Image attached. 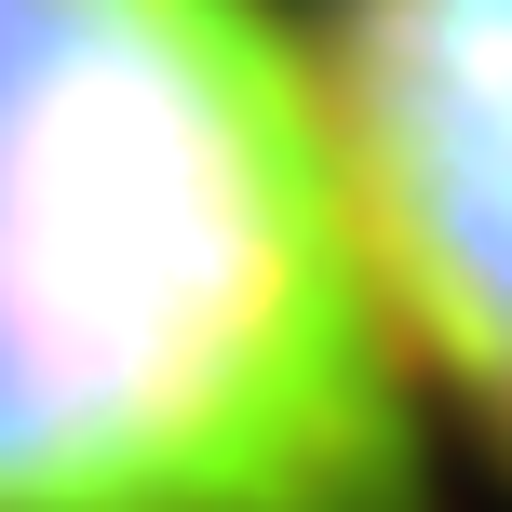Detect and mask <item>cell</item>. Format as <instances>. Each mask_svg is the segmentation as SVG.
<instances>
[{
    "instance_id": "cell-1",
    "label": "cell",
    "mask_w": 512,
    "mask_h": 512,
    "mask_svg": "<svg viewBox=\"0 0 512 512\" xmlns=\"http://www.w3.org/2000/svg\"><path fill=\"white\" fill-rule=\"evenodd\" d=\"M0 512H432L337 108L256 0H0Z\"/></svg>"
},
{
    "instance_id": "cell-2",
    "label": "cell",
    "mask_w": 512,
    "mask_h": 512,
    "mask_svg": "<svg viewBox=\"0 0 512 512\" xmlns=\"http://www.w3.org/2000/svg\"><path fill=\"white\" fill-rule=\"evenodd\" d=\"M337 149L378 283L512 445V0H351Z\"/></svg>"
}]
</instances>
